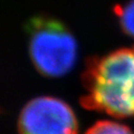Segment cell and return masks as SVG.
Returning a JSON list of instances; mask_svg holds the SVG:
<instances>
[{"instance_id":"obj_1","label":"cell","mask_w":134,"mask_h":134,"mask_svg":"<svg viewBox=\"0 0 134 134\" xmlns=\"http://www.w3.org/2000/svg\"><path fill=\"white\" fill-rule=\"evenodd\" d=\"M79 103L114 117L134 116V47L121 48L88 60L82 75Z\"/></svg>"},{"instance_id":"obj_2","label":"cell","mask_w":134,"mask_h":134,"mask_svg":"<svg viewBox=\"0 0 134 134\" xmlns=\"http://www.w3.org/2000/svg\"><path fill=\"white\" fill-rule=\"evenodd\" d=\"M29 55L36 69L45 76L60 77L73 68L77 45L64 24L52 17L38 16L27 25Z\"/></svg>"},{"instance_id":"obj_3","label":"cell","mask_w":134,"mask_h":134,"mask_svg":"<svg viewBox=\"0 0 134 134\" xmlns=\"http://www.w3.org/2000/svg\"><path fill=\"white\" fill-rule=\"evenodd\" d=\"M19 134H77L73 110L56 97L41 96L24 106L18 119Z\"/></svg>"},{"instance_id":"obj_4","label":"cell","mask_w":134,"mask_h":134,"mask_svg":"<svg viewBox=\"0 0 134 134\" xmlns=\"http://www.w3.org/2000/svg\"><path fill=\"white\" fill-rule=\"evenodd\" d=\"M85 134H134L127 126L113 121H99L91 126Z\"/></svg>"},{"instance_id":"obj_5","label":"cell","mask_w":134,"mask_h":134,"mask_svg":"<svg viewBox=\"0 0 134 134\" xmlns=\"http://www.w3.org/2000/svg\"><path fill=\"white\" fill-rule=\"evenodd\" d=\"M120 25L129 36L134 37V0L117 10Z\"/></svg>"}]
</instances>
